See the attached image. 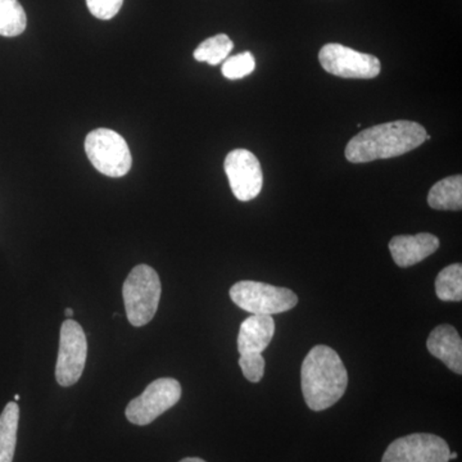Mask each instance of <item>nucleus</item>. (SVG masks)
Returning a JSON list of instances; mask_svg holds the SVG:
<instances>
[{"instance_id": "nucleus-1", "label": "nucleus", "mask_w": 462, "mask_h": 462, "mask_svg": "<svg viewBox=\"0 0 462 462\" xmlns=\"http://www.w3.org/2000/svg\"><path fill=\"white\" fill-rule=\"evenodd\" d=\"M427 130L413 121H392L375 125L358 133L346 147V158L352 163L400 157L427 141Z\"/></svg>"}, {"instance_id": "nucleus-2", "label": "nucleus", "mask_w": 462, "mask_h": 462, "mask_svg": "<svg viewBox=\"0 0 462 462\" xmlns=\"http://www.w3.org/2000/svg\"><path fill=\"white\" fill-rule=\"evenodd\" d=\"M300 384L307 406L324 411L345 396L348 374L342 358L328 346H316L307 354L300 370Z\"/></svg>"}, {"instance_id": "nucleus-3", "label": "nucleus", "mask_w": 462, "mask_h": 462, "mask_svg": "<svg viewBox=\"0 0 462 462\" xmlns=\"http://www.w3.org/2000/svg\"><path fill=\"white\" fill-rule=\"evenodd\" d=\"M160 276L148 264L134 267L124 282L123 294L125 309L130 324L142 328L152 321L160 305Z\"/></svg>"}, {"instance_id": "nucleus-4", "label": "nucleus", "mask_w": 462, "mask_h": 462, "mask_svg": "<svg viewBox=\"0 0 462 462\" xmlns=\"http://www.w3.org/2000/svg\"><path fill=\"white\" fill-rule=\"evenodd\" d=\"M230 298L236 306L251 315L282 314L294 309L298 303L297 294L291 289L254 281L234 284L230 288Z\"/></svg>"}, {"instance_id": "nucleus-5", "label": "nucleus", "mask_w": 462, "mask_h": 462, "mask_svg": "<svg viewBox=\"0 0 462 462\" xmlns=\"http://www.w3.org/2000/svg\"><path fill=\"white\" fill-rule=\"evenodd\" d=\"M85 152L91 165L109 178H121L132 169L133 157L129 145L114 130L97 129L88 134Z\"/></svg>"}, {"instance_id": "nucleus-6", "label": "nucleus", "mask_w": 462, "mask_h": 462, "mask_svg": "<svg viewBox=\"0 0 462 462\" xmlns=\"http://www.w3.org/2000/svg\"><path fill=\"white\" fill-rule=\"evenodd\" d=\"M180 398L181 385L178 380L157 379L145 388L141 396L127 404L125 415L132 424L144 427L175 406Z\"/></svg>"}, {"instance_id": "nucleus-7", "label": "nucleus", "mask_w": 462, "mask_h": 462, "mask_svg": "<svg viewBox=\"0 0 462 462\" xmlns=\"http://www.w3.org/2000/svg\"><path fill=\"white\" fill-rule=\"evenodd\" d=\"M88 342L81 325L66 320L60 328L56 379L62 387H71L80 380L87 364Z\"/></svg>"}, {"instance_id": "nucleus-8", "label": "nucleus", "mask_w": 462, "mask_h": 462, "mask_svg": "<svg viewBox=\"0 0 462 462\" xmlns=\"http://www.w3.org/2000/svg\"><path fill=\"white\" fill-rule=\"evenodd\" d=\"M320 65L328 74L343 79L370 80L380 74V60L372 54L360 53L342 44L324 45L319 53Z\"/></svg>"}, {"instance_id": "nucleus-9", "label": "nucleus", "mask_w": 462, "mask_h": 462, "mask_svg": "<svg viewBox=\"0 0 462 462\" xmlns=\"http://www.w3.org/2000/svg\"><path fill=\"white\" fill-rule=\"evenodd\" d=\"M449 452L443 438L415 433L393 440L385 449L382 462H448Z\"/></svg>"}, {"instance_id": "nucleus-10", "label": "nucleus", "mask_w": 462, "mask_h": 462, "mask_svg": "<svg viewBox=\"0 0 462 462\" xmlns=\"http://www.w3.org/2000/svg\"><path fill=\"white\" fill-rule=\"evenodd\" d=\"M225 172L236 199L248 202L263 190V175L260 161L247 149L231 151L225 158Z\"/></svg>"}, {"instance_id": "nucleus-11", "label": "nucleus", "mask_w": 462, "mask_h": 462, "mask_svg": "<svg viewBox=\"0 0 462 462\" xmlns=\"http://www.w3.org/2000/svg\"><path fill=\"white\" fill-rule=\"evenodd\" d=\"M439 248V239L430 233L398 236L389 242L392 258L400 267H410L431 256Z\"/></svg>"}, {"instance_id": "nucleus-12", "label": "nucleus", "mask_w": 462, "mask_h": 462, "mask_svg": "<svg viewBox=\"0 0 462 462\" xmlns=\"http://www.w3.org/2000/svg\"><path fill=\"white\" fill-rule=\"evenodd\" d=\"M428 351L442 361L449 370L462 374V340L451 325H439L431 331L427 340Z\"/></svg>"}, {"instance_id": "nucleus-13", "label": "nucleus", "mask_w": 462, "mask_h": 462, "mask_svg": "<svg viewBox=\"0 0 462 462\" xmlns=\"http://www.w3.org/2000/svg\"><path fill=\"white\" fill-rule=\"evenodd\" d=\"M275 334L273 316L251 315L240 325L238 351L240 355L263 354Z\"/></svg>"}, {"instance_id": "nucleus-14", "label": "nucleus", "mask_w": 462, "mask_h": 462, "mask_svg": "<svg viewBox=\"0 0 462 462\" xmlns=\"http://www.w3.org/2000/svg\"><path fill=\"white\" fill-rule=\"evenodd\" d=\"M428 203L437 211H461L462 176H448L434 184L430 190Z\"/></svg>"}, {"instance_id": "nucleus-15", "label": "nucleus", "mask_w": 462, "mask_h": 462, "mask_svg": "<svg viewBox=\"0 0 462 462\" xmlns=\"http://www.w3.org/2000/svg\"><path fill=\"white\" fill-rule=\"evenodd\" d=\"M20 407L17 402H9L0 415V462H12L17 445Z\"/></svg>"}, {"instance_id": "nucleus-16", "label": "nucleus", "mask_w": 462, "mask_h": 462, "mask_svg": "<svg viewBox=\"0 0 462 462\" xmlns=\"http://www.w3.org/2000/svg\"><path fill=\"white\" fill-rule=\"evenodd\" d=\"M27 17L18 0H0V36L14 38L25 32Z\"/></svg>"}, {"instance_id": "nucleus-17", "label": "nucleus", "mask_w": 462, "mask_h": 462, "mask_svg": "<svg viewBox=\"0 0 462 462\" xmlns=\"http://www.w3.org/2000/svg\"><path fill=\"white\" fill-rule=\"evenodd\" d=\"M436 294L445 302H460L462 300V266L461 263L445 267L436 279Z\"/></svg>"}, {"instance_id": "nucleus-18", "label": "nucleus", "mask_w": 462, "mask_h": 462, "mask_svg": "<svg viewBox=\"0 0 462 462\" xmlns=\"http://www.w3.org/2000/svg\"><path fill=\"white\" fill-rule=\"evenodd\" d=\"M233 48L234 44L229 36L218 33V35L206 39L194 51L193 56L199 62H207L208 65L216 66L229 57Z\"/></svg>"}, {"instance_id": "nucleus-19", "label": "nucleus", "mask_w": 462, "mask_h": 462, "mask_svg": "<svg viewBox=\"0 0 462 462\" xmlns=\"http://www.w3.org/2000/svg\"><path fill=\"white\" fill-rule=\"evenodd\" d=\"M254 67H256V60H254V54L251 51H245V53L226 58L221 71L229 80H239V79L251 75L254 71Z\"/></svg>"}, {"instance_id": "nucleus-20", "label": "nucleus", "mask_w": 462, "mask_h": 462, "mask_svg": "<svg viewBox=\"0 0 462 462\" xmlns=\"http://www.w3.org/2000/svg\"><path fill=\"white\" fill-rule=\"evenodd\" d=\"M239 366L243 375L251 383H258L264 375V358L263 354L240 355Z\"/></svg>"}, {"instance_id": "nucleus-21", "label": "nucleus", "mask_w": 462, "mask_h": 462, "mask_svg": "<svg viewBox=\"0 0 462 462\" xmlns=\"http://www.w3.org/2000/svg\"><path fill=\"white\" fill-rule=\"evenodd\" d=\"M88 8L99 20H111L120 12L124 0H87Z\"/></svg>"}, {"instance_id": "nucleus-22", "label": "nucleus", "mask_w": 462, "mask_h": 462, "mask_svg": "<svg viewBox=\"0 0 462 462\" xmlns=\"http://www.w3.org/2000/svg\"><path fill=\"white\" fill-rule=\"evenodd\" d=\"M180 462H206V461L202 460V458H199V457H187V458H184V460H181Z\"/></svg>"}, {"instance_id": "nucleus-23", "label": "nucleus", "mask_w": 462, "mask_h": 462, "mask_svg": "<svg viewBox=\"0 0 462 462\" xmlns=\"http://www.w3.org/2000/svg\"><path fill=\"white\" fill-rule=\"evenodd\" d=\"M65 315H66L67 319H71L72 316L75 315L74 310L69 309H69L65 310Z\"/></svg>"}, {"instance_id": "nucleus-24", "label": "nucleus", "mask_w": 462, "mask_h": 462, "mask_svg": "<svg viewBox=\"0 0 462 462\" xmlns=\"http://www.w3.org/2000/svg\"><path fill=\"white\" fill-rule=\"evenodd\" d=\"M455 458H457V454L456 452H449V460H455Z\"/></svg>"}, {"instance_id": "nucleus-25", "label": "nucleus", "mask_w": 462, "mask_h": 462, "mask_svg": "<svg viewBox=\"0 0 462 462\" xmlns=\"http://www.w3.org/2000/svg\"><path fill=\"white\" fill-rule=\"evenodd\" d=\"M17 401H20V394H16V396H14V402H17Z\"/></svg>"}]
</instances>
